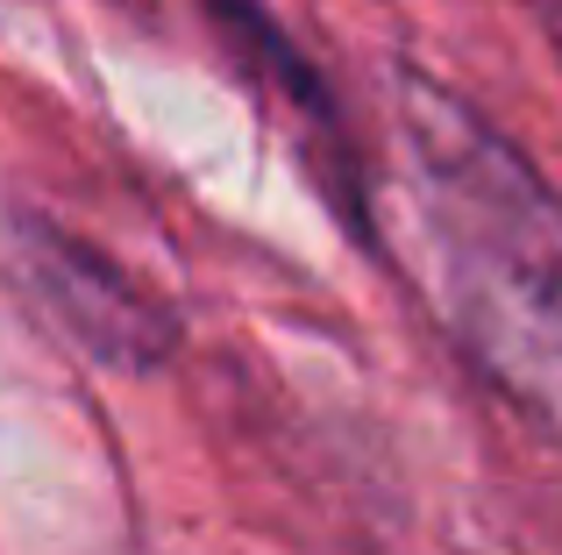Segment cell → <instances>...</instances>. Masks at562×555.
Listing matches in <instances>:
<instances>
[{
	"label": "cell",
	"mask_w": 562,
	"mask_h": 555,
	"mask_svg": "<svg viewBox=\"0 0 562 555\" xmlns=\"http://www.w3.org/2000/svg\"><path fill=\"white\" fill-rule=\"evenodd\" d=\"M398 171L441 320L541 420H562V200L435 79H398Z\"/></svg>",
	"instance_id": "1"
},
{
	"label": "cell",
	"mask_w": 562,
	"mask_h": 555,
	"mask_svg": "<svg viewBox=\"0 0 562 555\" xmlns=\"http://www.w3.org/2000/svg\"><path fill=\"white\" fill-rule=\"evenodd\" d=\"M22 271H29V285H36V299L50 306L57 328L93 363H108V371H157V363L171 356V342H179L171 314L136 278H122L114 257L86 250L79 236H65V228H50V222L22 228Z\"/></svg>",
	"instance_id": "2"
},
{
	"label": "cell",
	"mask_w": 562,
	"mask_h": 555,
	"mask_svg": "<svg viewBox=\"0 0 562 555\" xmlns=\"http://www.w3.org/2000/svg\"><path fill=\"white\" fill-rule=\"evenodd\" d=\"M206 8V22L221 29V36L235 43V50L249 57V71H263V79L278 86L285 100H300L314 122H328V136H335V107H328V93H321V79H314V65H306L300 50L285 43V29L271 22V14L257 8V0H200Z\"/></svg>",
	"instance_id": "3"
}]
</instances>
